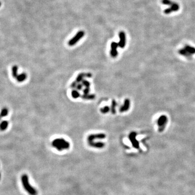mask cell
<instances>
[{
  "instance_id": "obj_1",
  "label": "cell",
  "mask_w": 195,
  "mask_h": 195,
  "mask_svg": "<svg viewBox=\"0 0 195 195\" xmlns=\"http://www.w3.org/2000/svg\"><path fill=\"white\" fill-rule=\"evenodd\" d=\"M21 182L25 191L30 195H37V191L35 188L33 187L29 182L27 175L24 174L21 176Z\"/></svg>"
},
{
  "instance_id": "obj_2",
  "label": "cell",
  "mask_w": 195,
  "mask_h": 195,
  "mask_svg": "<svg viewBox=\"0 0 195 195\" xmlns=\"http://www.w3.org/2000/svg\"><path fill=\"white\" fill-rule=\"evenodd\" d=\"M52 145L59 151L69 149L70 143L63 138H56L52 143Z\"/></svg>"
},
{
  "instance_id": "obj_3",
  "label": "cell",
  "mask_w": 195,
  "mask_h": 195,
  "mask_svg": "<svg viewBox=\"0 0 195 195\" xmlns=\"http://www.w3.org/2000/svg\"><path fill=\"white\" fill-rule=\"evenodd\" d=\"M85 35V32L82 30L78 31L77 33L75 35L72 37V39L69 41L68 42V45L70 46H74L79 41H80L82 37H84Z\"/></svg>"
},
{
  "instance_id": "obj_4",
  "label": "cell",
  "mask_w": 195,
  "mask_h": 195,
  "mask_svg": "<svg viewBox=\"0 0 195 195\" xmlns=\"http://www.w3.org/2000/svg\"><path fill=\"white\" fill-rule=\"evenodd\" d=\"M168 122V118L166 116H162L158 120V125L159 126V131L162 132L165 129Z\"/></svg>"
},
{
  "instance_id": "obj_5",
  "label": "cell",
  "mask_w": 195,
  "mask_h": 195,
  "mask_svg": "<svg viewBox=\"0 0 195 195\" xmlns=\"http://www.w3.org/2000/svg\"><path fill=\"white\" fill-rule=\"evenodd\" d=\"M136 136L137 133L135 132H132L129 135V139L134 148L136 149H139V144L138 142L136 139Z\"/></svg>"
},
{
  "instance_id": "obj_6",
  "label": "cell",
  "mask_w": 195,
  "mask_h": 195,
  "mask_svg": "<svg viewBox=\"0 0 195 195\" xmlns=\"http://www.w3.org/2000/svg\"><path fill=\"white\" fill-rule=\"evenodd\" d=\"M106 138V135L104 133H98V134H93V135H89L88 138V142H93L95 139H103Z\"/></svg>"
},
{
  "instance_id": "obj_7",
  "label": "cell",
  "mask_w": 195,
  "mask_h": 195,
  "mask_svg": "<svg viewBox=\"0 0 195 195\" xmlns=\"http://www.w3.org/2000/svg\"><path fill=\"white\" fill-rule=\"evenodd\" d=\"M119 46L118 45V43H117L116 42H112L111 44V51H110V54L111 56L112 57H116L118 56V50L117 48Z\"/></svg>"
},
{
  "instance_id": "obj_8",
  "label": "cell",
  "mask_w": 195,
  "mask_h": 195,
  "mask_svg": "<svg viewBox=\"0 0 195 195\" xmlns=\"http://www.w3.org/2000/svg\"><path fill=\"white\" fill-rule=\"evenodd\" d=\"M180 9V5L178 3L176 2H174V4L170 6V8H169L164 11V12L165 14H170L172 12L177 11Z\"/></svg>"
},
{
  "instance_id": "obj_9",
  "label": "cell",
  "mask_w": 195,
  "mask_h": 195,
  "mask_svg": "<svg viewBox=\"0 0 195 195\" xmlns=\"http://www.w3.org/2000/svg\"><path fill=\"white\" fill-rule=\"evenodd\" d=\"M119 42H118V45L121 48H123L125 46L126 44V35L125 34L124 31H121L120 33L119 34Z\"/></svg>"
},
{
  "instance_id": "obj_10",
  "label": "cell",
  "mask_w": 195,
  "mask_h": 195,
  "mask_svg": "<svg viewBox=\"0 0 195 195\" xmlns=\"http://www.w3.org/2000/svg\"><path fill=\"white\" fill-rule=\"evenodd\" d=\"M92 74L91 73H80V74L77 76V77L76 78V80L75 81L79 83L81 82L84 79V77H88V78H91L92 77Z\"/></svg>"
},
{
  "instance_id": "obj_11",
  "label": "cell",
  "mask_w": 195,
  "mask_h": 195,
  "mask_svg": "<svg viewBox=\"0 0 195 195\" xmlns=\"http://www.w3.org/2000/svg\"><path fill=\"white\" fill-rule=\"evenodd\" d=\"M130 106V101L129 99H126L125 100L124 105L120 108L119 111L120 112H124L127 111L129 110Z\"/></svg>"
},
{
  "instance_id": "obj_12",
  "label": "cell",
  "mask_w": 195,
  "mask_h": 195,
  "mask_svg": "<svg viewBox=\"0 0 195 195\" xmlns=\"http://www.w3.org/2000/svg\"><path fill=\"white\" fill-rule=\"evenodd\" d=\"M89 145L92 147H93L94 148L97 149H103L105 146V143L103 142H88Z\"/></svg>"
},
{
  "instance_id": "obj_13",
  "label": "cell",
  "mask_w": 195,
  "mask_h": 195,
  "mask_svg": "<svg viewBox=\"0 0 195 195\" xmlns=\"http://www.w3.org/2000/svg\"><path fill=\"white\" fill-rule=\"evenodd\" d=\"M27 77V74L24 73H21L20 74H18L16 79V80L18 82H23L26 80Z\"/></svg>"
},
{
  "instance_id": "obj_14",
  "label": "cell",
  "mask_w": 195,
  "mask_h": 195,
  "mask_svg": "<svg viewBox=\"0 0 195 195\" xmlns=\"http://www.w3.org/2000/svg\"><path fill=\"white\" fill-rule=\"evenodd\" d=\"M184 48L189 53L191 54V55H193V54H195V48L189 45H186L185 46Z\"/></svg>"
},
{
  "instance_id": "obj_15",
  "label": "cell",
  "mask_w": 195,
  "mask_h": 195,
  "mask_svg": "<svg viewBox=\"0 0 195 195\" xmlns=\"http://www.w3.org/2000/svg\"><path fill=\"white\" fill-rule=\"evenodd\" d=\"M8 124H9V123L7 120L2 121V122L1 123V124H0V130H1V131L5 130L6 129H7V128L8 127Z\"/></svg>"
},
{
  "instance_id": "obj_16",
  "label": "cell",
  "mask_w": 195,
  "mask_h": 195,
  "mask_svg": "<svg viewBox=\"0 0 195 195\" xmlns=\"http://www.w3.org/2000/svg\"><path fill=\"white\" fill-rule=\"evenodd\" d=\"M83 99L85 100H92L95 98L94 94H83L81 96Z\"/></svg>"
},
{
  "instance_id": "obj_17",
  "label": "cell",
  "mask_w": 195,
  "mask_h": 195,
  "mask_svg": "<svg viewBox=\"0 0 195 195\" xmlns=\"http://www.w3.org/2000/svg\"><path fill=\"white\" fill-rule=\"evenodd\" d=\"M12 71V75L13 76V77L16 78L17 76H18V67L17 66H14L12 67L11 69Z\"/></svg>"
},
{
  "instance_id": "obj_18",
  "label": "cell",
  "mask_w": 195,
  "mask_h": 195,
  "mask_svg": "<svg viewBox=\"0 0 195 195\" xmlns=\"http://www.w3.org/2000/svg\"><path fill=\"white\" fill-rule=\"evenodd\" d=\"M117 102L115 100H113L112 101V105H111V112L112 114H115L116 112V107L117 106Z\"/></svg>"
},
{
  "instance_id": "obj_19",
  "label": "cell",
  "mask_w": 195,
  "mask_h": 195,
  "mask_svg": "<svg viewBox=\"0 0 195 195\" xmlns=\"http://www.w3.org/2000/svg\"><path fill=\"white\" fill-rule=\"evenodd\" d=\"M71 94H72V97L74 99H77L79 97H80V93L77 90H75V89L72 91Z\"/></svg>"
},
{
  "instance_id": "obj_20",
  "label": "cell",
  "mask_w": 195,
  "mask_h": 195,
  "mask_svg": "<svg viewBox=\"0 0 195 195\" xmlns=\"http://www.w3.org/2000/svg\"><path fill=\"white\" fill-rule=\"evenodd\" d=\"M179 53H180V54H181L182 55H183V56H185L186 57H189L191 55V54L189 53L184 48L181 49V50H180V51H179Z\"/></svg>"
},
{
  "instance_id": "obj_21",
  "label": "cell",
  "mask_w": 195,
  "mask_h": 195,
  "mask_svg": "<svg viewBox=\"0 0 195 195\" xmlns=\"http://www.w3.org/2000/svg\"><path fill=\"white\" fill-rule=\"evenodd\" d=\"M8 114V110L6 107H4V108H2L1 111V113H0V116H1V117H5L6 116H7Z\"/></svg>"
},
{
  "instance_id": "obj_22",
  "label": "cell",
  "mask_w": 195,
  "mask_h": 195,
  "mask_svg": "<svg viewBox=\"0 0 195 195\" xmlns=\"http://www.w3.org/2000/svg\"><path fill=\"white\" fill-rule=\"evenodd\" d=\"M162 3L164 5H167L170 7L171 5L174 4V2L171 1V0H162Z\"/></svg>"
},
{
  "instance_id": "obj_23",
  "label": "cell",
  "mask_w": 195,
  "mask_h": 195,
  "mask_svg": "<svg viewBox=\"0 0 195 195\" xmlns=\"http://www.w3.org/2000/svg\"><path fill=\"white\" fill-rule=\"evenodd\" d=\"M110 108L107 106H104L101 108L100 112L102 113L106 114L107 112H108L110 111Z\"/></svg>"
},
{
  "instance_id": "obj_24",
  "label": "cell",
  "mask_w": 195,
  "mask_h": 195,
  "mask_svg": "<svg viewBox=\"0 0 195 195\" xmlns=\"http://www.w3.org/2000/svg\"><path fill=\"white\" fill-rule=\"evenodd\" d=\"M82 82V84L85 86L86 88H90V83H89V81L85 80H83L81 81Z\"/></svg>"
},
{
  "instance_id": "obj_25",
  "label": "cell",
  "mask_w": 195,
  "mask_h": 195,
  "mask_svg": "<svg viewBox=\"0 0 195 195\" xmlns=\"http://www.w3.org/2000/svg\"><path fill=\"white\" fill-rule=\"evenodd\" d=\"M77 84H78V83L76 82L75 81H74V82H73L72 83V84L71 85V87L72 88H74L76 87V86H77V85H78Z\"/></svg>"
},
{
  "instance_id": "obj_26",
  "label": "cell",
  "mask_w": 195,
  "mask_h": 195,
  "mask_svg": "<svg viewBox=\"0 0 195 195\" xmlns=\"http://www.w3.org/2000/svg\"><path fill=\"white\" fill-rule=\"evenodd\" d=\"M89 91H90V88H85L84 89L83 92H84V94H88Z\"/></svg>"
},
{
  "instance_id": "obj_27",
  "label": "cell",
  "mask_w": 195,
  "mask_h": 195,
  "mask_svg": "<svg viewBox=\"0 0 195 195\" xmlns=\"http://www.w3.org/2000/svg\"><path fill=\"white\" fill-rule=\"evenodd\" d=\"M82 84H78L77 86H76V89H78V90H81V89L82 88Z\"/></svg>"
},
{
  "instance_id": "obj_28",
  "label": "cell",
  "mask_w": 195,
  "mask_h": 195,
  "mask_svg": "<svg viewBox=\"0 0 195 195\" xmlns=\"http://www.w3.org/2000/svg\"><path fill=\"white\" fill-rule=\"evenodd\" d=\"M0 180H1V174H0Z\"/></svg>"
},
{
  "instance_id": "obj_29",
  "label": "cell",
  "mask_w": 195,
  "mask_h": 195,
  "mask_svg": "<svg viewBox=\"0 0 195 195\" xmlns=\"http://www.w3.org/2000/svg\"><path fill=\"white\" fill-rule=\"evenodd\" d=\"M1 118H2V117H1V116H0V119H1Z\"/></svg>"
},
{
  "instance_id": "obj_30",
  "label": "cell",
  "mask_w": 195,
  "mask_h": 195,
  "mask_svg": "<svg viewBox=\"0 0 195 195\" xmlns=\"http://www.w3.org/2000/svg\"><path fill=\"white\" fill-rule=\"evenodd\" d=\"M0 6H1V3H0Z\"/></svg>"
}]
</instances>
